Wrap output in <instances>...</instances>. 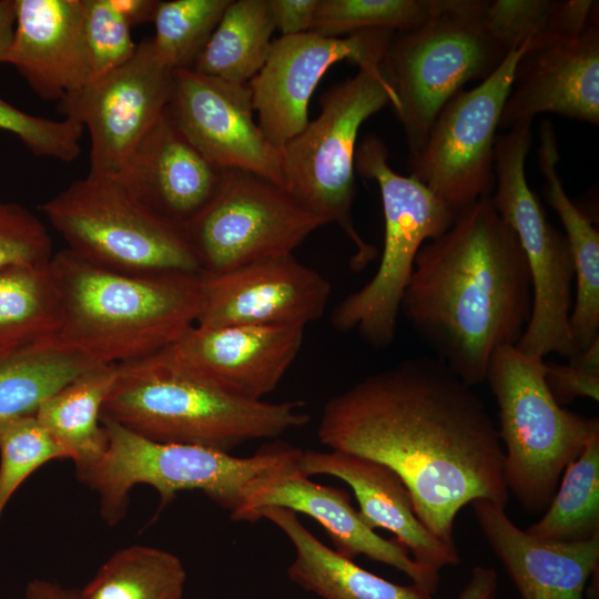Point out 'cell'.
<instances>
[{"label":"cell","instance_id":"cell-33","mask_svg":"<svg viewBox=\"0 0 599 599\" xmlns=\"http://www.w3.org/2000/svg\"><path fill=\"white\" fill-rule=\"evenodd\" d=\"M449 0H319L309 32L341 38L367 30L405 32L443 13Z\"/></svg>","mask_w":599,"mask_h":599},{"label":"cell","instance_id":"cell-17","mask_svg":"<svg viewBox=\"0 0 599 599\" xmlns=\"http://www.w3.org/2000/svg\"><path fill=\"white\" fill-rule=\"evenodd\" d=\"M196 325L301 326L319 319L329 282L293 254L260 260L221 274L200 273Z\"/></svg>","mask_w":599,"mask_h":599},{"label":"cell","instance_id":"cell-11","mask_svg":"<svg viewBox=\"0 0 599 599\" xmlns=\"http://www.w3.org/2000/svg\"><path fill=\"white\" fill-rule=\"evenodd\" d=\"M531 140V123L497 134L490 196L514 231L531 278V314L516 346L529 355L556 353L569 359L575 354L569 325L573 265L565 234L550 223L529 187L525 166Z\"/></svg>","mask_w":599,"mask_h":599},{"label":"cell","instance_id":"cell-2","mask_svg":"<svg viewBox=\"0 0 599 599\" xmlns=\"http://www.w3.org/2000/svg\"><path fill=\"white\" fill-rule=\"evenodd\" d=\"M531 306L525 254L488 196L422 245L400 312L435 357L474 386L496 349L518 343Z\"/></svg>","mask_w":599,"mask_h":599},{"label":"cell","instance_id":"cell-8","mask_svg":"<svg viewBox=\"0 0 599 599\" xmlns=\"http://www.w3.org/2000/svg\"><path fill=\"white\" fill-rule=\"evenodd\" d=\"M355 170L379 187L384 247L376 273L334 307L331 324L342 333L355 332L366 344L380 349L394 341L419 248L449 229L456 213L419 181L395 172L385 143L376 135H367L356 146Z\"/></svg>","mask_w":599,"mask_h":599},{"label":"cell","instance_id":"cell-7","mask_svg":"<svg viewBox=\"0 0 599 599\" xmlns=\"http://www.w3.org/2000/svg\"><path fill=\"white\" fill-rule=\"evenodd\" d=\"M319 115L281 149L284 187L327 224L335 223L353 244L349 265L363 271L378 254L353 217L355 152L359 128L396 94L382 69L358 72L333 84L321 98Z\"/></svg>","mask_w":599,"mask_h":599},{"label":"cell","instance_id":"cell-40","mask_svg":"<svg viewBox=\"0 0 599 599\" xmlns=\"http://www.w3.org/2000/svg\"><path fill=\"white\" fill-rule=\"evenodd\" d=\"M545 379L559 405L571 403L577 397L599 400V377L589 375L568 364L545 362Z\"/></svg>","mask_w":599,"mask_h":599},{"label":"cell","instance_id":"cell-45","mask_svg":"<svg viewBox=\"0 0 599 599\" xmlns=\"http://www.w3.org/2000/svg\"><path fill=\"white\" fill-rule=\"evenodd\" d=\"M16 27L14 0H0V63L6 61Z\"/></svg>","mask_w":599,"mask_h":599},{"label":"cell","instance_id":"cell-27","mask_svg":"<svg viewBox=\"0 0 599 599\" xmlns=\"http://www.w3.org/2000/svg\"><path fill=\"white\" fill-rule=\"evenodd\" d=\"M102 364L45 341L0 353V427L35 415L60 388Z\"/></svg>","mask_w":599,"mask_h":599},{"label":"cell","instance_id":"cell-31","mask_svg":"<svg viewBox=\"0 0 599 599\" xmlns=\"http://www.w3.org/2000/svg\"><path fill=\"white\" fill-rule=\"evenodd\" d=\"M527 531L557 542L585 541L599 535V425L566 466L544 516Z\"/></svg>","mask_w":599,"mask_h":599},{"label":"cell","instance_id":"cell-46","mask_svg":"<svg viewBox=\"0 0 599 599\" xmlns=\"http://www.w3.org/2000/svg\"><path fill=\"white\" fill-rule=\"evenodd\" d=\"M569 364L589 375L599 377V337L582 352L570 358Z\"/></svg>","mask_w":599,"mask_h":599},{"label":"cell","instance_id":"cell-10","mask_svg":"<svg viewBox=\"0 0 599 599\" xmlns=\"http://www.w3.org/2000/svg\"><path fill=\"white\" fill-rule=\"evenodd\" d=\"M81 258L111 271L201 273L184 230L139 203L112 177L88 174L40 206Z\"/></svg>","mask_w":599,"mask_h":599},{"label":"cell","instance_id":"cell-38","mask_svg":"<svg viewBox=\"0 0 599 599\" xmlns=\"http://www.w3.org/2000/svg\"><path fill=\"white\" fill-rule=\"evenodd\" d=\"M53 254L44 223L27 207L0 201V271L48 265Z\"/></svg>","mask_w":599,"mask_h":599},{"label":"cell","instance_id":"cell-25","mask_svg":"<svg viewBox=\"0 0 599 599\" xmlns=\"http://www.w3.org/2000/svg\"><path fill=\"white\" fill-rule=\"evenodd\" d=\"M255 518L270 520L292 542L295 557L287 567L290 580L323 599H433L415 583H394L339 555L317 539L290 509L263 507Z\"/></svg>","mask_w":599,"mask_h":599},{"label":"cell","instance_id":"cell-36","mask_svg":"<svg viewBox=\"0 0 599 599\" xmlns=\"http://www.w3.org/2000/svg\"><path fill=\"white\" fill-rule=\"evenodd\" d=\"M83 35L91 81L123 65L136 52L131 27L110 0H83Z\"/></svg>","mask_w":599,"mask_h":599},{"label":"cell","instance_id":"cell-22","mask_svg":"<svg viewBox=\"0 0 599 599\" xmlns=\"http://www.w3.org/2000/svg\"><path fill=\"white\" fill-rule=\"evenodd\" d=\"M478 526L521 599H585L598 570L599 535L557 542L520 529L504 508L485 499L471 504Z\"/></svg>","mask_w":599,"mask_h":599},{"label":"cell","instance_id":"cell-32","mask_svg":"<svg viewBox=\"0 0 599 599\" xmlns=\"http://www.w3.org/2000/svg\"><path fill=\"white\" fill-rule=\"evenodd\" d=\"M49 264L0 271V353L55 333L60 303Z\"/></svg>","mask_w":599,"mask_h":599},{"label":"cell","instance_id":"cell-37","mask_svg":"<svg viewBox=\"0 0 599 599\" xmlns=\"http://www.w3.org/2000/svg\"><path fill=\"white\" fill-rule=\"evenodd\" d=\"M0 130L16 135L37 156L72 162L81 152L84 129L69 119L31 115L0 98Z\"/></svg>","mask_w":599,"mask_h":599},{"label":"cell","instance_id":"cell-30","mask_svg":"<svg viewBox=\"0 0 599 599\" xmlns=\"http://www.w3.org/2000/svg\"><path fill=\"white\" fill-rule=\"evenodd\" d=\"M186 571L174 554L134 545L109 557L78 599H183Z\"/></svg>","mask_w":599,"mask_h":599},{"label":"cell","instance_id":"cell-19","mask_svg":"<svg viewBox=\"0 0 599 599\" xmlns=\"http://www.w3.org/2000/svg\"><path fill=\"white\" fill-rule=\"evenodd\" d=\"M271 506L286 508L316 520L339 555L352 560L364 555L386 564L406 573L423 590L436 593L439 570L418 564L398 541L383 538L369 528L352 506L346 490L317 484L300 468L293 469L253 483L232 519L254 522L256 511Z\"/></svg>","mask_w":599,"mask_h":599},{"label":"cell","instance_id":"cell-16","mask_svg":"<svg viewBox=\"0 0 599 599\" xmlns=\"http://www.w3.org/2000/svg\"><path fill=\"white\" fill-rule=\"evenodd\" d=\"M304 328L195 324L140 362L194 375L238 397L263 399L275 390L295 362Z\"/></svg>","mask_w":599,"mask_h":599},{"label":"cell","instance_id":"cell-41","mask_svg":"<svg viewBox=\"0 0 599 599\" xmlns=\"http://www.w3.org/2000/svg\"><path fill=\"white\" fill-rule=\"evenodd\" d=\"M275 29L281 37L309 31L319 0H267Z\"/></svg>","mask_w":599,"mask_h":599},{"label":"cell","instance_id":"cell-42","mask_svg":"<svg viewBox=\"0 0 599 599\" xmlns=\"http://www.w3.org/2000/svg\"><path fill=\"white\" fill-rule=\"evenodd\" d=\"M497 589L496 571L490 567L476 566L457 599H495Z\"/></svg>","mask_w":599,"mask_h":599},{"label":"cell","instance_id":"cell-21","mask_svg":"<svg viewBox=\"0 0 599 599\" xmlns=\"http://www.w3.org/2000/svg\"><path fill=\"white\" fill-rule=\"evenodd\" d=\"M225 170L207 160L165 110L115 180L153 214L184 229L211 201Z\"/></svg>","mask_w":599,"mask_h":599},{"label":"cell","instance_id":"cell-28","mask_svg":"<svg viewBox=\"0 0 599 599\" xmlns=\"http://www.w3.org/2000/svg\"><path fill=\"white\" fill-rule=\"evenodd\" d=\"M541 175L546 201L561 221L573 265L577 292L569 325L576 356L599 337V233L566 193L558 170L548 166Z\"/></svg>","mask_w":599,"mask_h":599},{"label":"cell","instance_id":"cell-9","mask_svg":"<svg viewBox=\"0 0 599 599\" xmlns=\"http://www.w3.org/2000/svg\"><path fill=\"white\" fill-rule=\"evenodd\" d=\"M484 2L449 0L443 13L392 40L382 71L396 94L409 156L422 149L443 106L468 82L488 78L508 54L483 23Z\"/></svg>","mask_w":599,"mask_h":599},{"label":"cell","instance_id":"cell-4","mask_svg":"<svg viewBox=\"0 0 599 599\" xmlns=\"http://www.w3.org/2000/svg\"><path fill=\"white\" fill-rule=\"evenodd\" d=\"M303 406L238 397L194 375L136 361L119 366L102 416L151 440L230 453L306 425Z\"/></svg>","mask_w":599,"mask_h":599},{"label":"cell","instance_id":"cell-34","mask_svg":"<svg viewBox=\"0 0 599 599\" xmlns=\"http://www.w3.org/2000/svg\"><path fill=\"white\" fill-rule=\"evenodd\" d=\"M231 0L160 1L152 44L173 70H192Z\"/></svg>","mask_w":599,"mask_h":599},{"label":"cell","instance_id":"cell-39","mask_svg":"<svg viewBox=\"0 0 599 599\" xmlns=\"http://www.w3.org/2000/svg\"><path fill=\"white\" fill-rule=\"evenodd\" d=\"M554 0H485L483 23L507 52L522 48L545 28Z\"/></svg>","mask_w":599,"mask_h":599},{"label":"cell","instance_id":"cell-44","mask_svg":"<svg viewBox=\"0 0 599 599\" xmlns=\"http://www.w3.org/2000/svg\"><path fill=\"white\" fill-rule=\"evenodd\" d=\"M23 599H78V597L73 589H67L49 580L34 579L27 585Z\"/></svg>","mask_w":599,"mask_h":599},{"label":"cell","instance_id":"cell-5","mask_svg":"<svg viewBox=\"0 0 599 599\" xmlns=\"http://www.w3.org/2000/svg\"><path fill=\"white\" fill-rule=\"evenodd\" d=\"M108 444L102 457L77 475L100 499V514L109 525L126 512L135 485L153 487L161 508L180 491L197 490L219 506L240 510L255 481L300 468L302 449L285 441L263 445L248 457L210 447L160 443L145 438L102 416Z\"/></svg>","mask_w":599,"mask_h":599},{"label":"cell","instance_id":"cell-3","mask_svg":"<svg viewBox=\"0 0 599 599\" xmlns=\"http://www.w3.org/2000/svg\"><path fill=\"white\" fill-rule=\"evenodd\" d=\"M50 272L60 323L45 342L95 364L150 357L196 324L200 273L133 275L94 265L64 248Z\"/></svg>","mask_w":599,"mask_h":599},{"label":"cell","instance_id":"cell-24","mask_svg":"<svg viewBox=\"0 0 599 599\" xmlns=\"http://www.w3.org/2000/svg\"><path fill=\"white\" fill-rule=\"evenodd\" d=\"M300 469L307 477L327 475L345 481L363 521L373 530L392 532L418 564L436 570L459 564L457 547L440 540L419 520L407 486L386 465L335 449H307L302 451Z\"/></svg>","mask_w":599,"mask_h":599},{"label":"cell","instance_id":"cell-6","mask_svg":"<svg viewBox=\"0 0 599 599\" xmlns=\"http://www.w3.org/2000/svg\"><path fill=\"white\" fill-rule=\"evenodd\" d=\"M485 382L499 408L507 488L528 514L538 515L549 506L566 466L580 454L599 420L559 405L545 379L544 357L516 345L495 351Z\"/></svg>","mask_w":599,"mask_h":599},{"label":"cell","instance_id":"cell-14","mask_svg":"<svg viewBox=\"0 0 599 599\" xmlns=\"http://www.w3.org/2000/svg\"><path fill=\"white\" fill-rule=\"evenodd\" d=\"M174 70L156 55L152 38L123 65L64 95L57 109L90 135V175L118 179L132 153L166 110Z\"/></svg>","mask_w":599,"mask_h":599},{"label":"cell","instance_id":"cell-15","mask_svg":"<svg viewBox=\"0 0 599 599\" xmlns=\"http://www.w3.org/2000/svg\"><path fill=\"white\" fill-rule=\"evenodd\" d=\"M395 32L367 30L341 38L314 32L273 40L267 59L248 82L257 124L281 150L308 121L311 98L326 71L347 60L359 69L380 70Z\"/></svg>","mask_w":599,"mask_h":599},{"label":"cell","instance_id":"cell-13","mask_svg":"<svg viewBox=\"0 0 599 599\" xmlns=\"http://www.w3.org/2000/svg\"><path fill=\"white\" fill-rule=\"evenodd\" d=\"M526 48L510 51L488 78L453 97L409 156L410 176L456 214L494 192L497 131Z\"/></svg>","mask_w":599,"mask_h":599},{"label":"cell","instance_id":"cell-12","mask_svg":"<svg viewBox=\"0 0 599 599\" xmlns=\"http://www.w3.org/2000/svg\"><path fill=\"white\" fill-rule=\"evenodd\" d=\"M327 224L284 186L258 174L226 169L205 207L184 226L203 274L293 254Z\"/></svg>","mask_w":599,"mask_h":599},{"label":"cell","instance_id":"cell-23","mask_svg":"<svg viewBox=\"0 0 599 599\" xmlns=\"http://www.w3.org/2000/svg\"><path fill=\"white\" fill-rule=\"evenodd\" d=\"M16 27L6 63L43 100L59 101L91 82L83 0H14Z\"/></svg>","mask_w":599,"mask_h":599},{"label":"cell","instance_id":"cell-20","mask_svg":"<svg viewBox=\"0 0 599 599\" xmlns=\"http://www.w3.org/2000/svg\"><path fill=\"white\" fill-rule=\"evenodd\" d=\"M569 40L527 49L505 102L499 129L532 123L540 113L599 124V19Z\"/></svg>","mask_w":599,"mask_h":599},{"label":"cell","instance_id":"cell-1","mask_svg":"<svg viewBox=\"0 0 599 599\" xmlns=\"http://www.w3.org/2000/svg\"><path fill=\"white\" fill-rule=\"evenodd\" d=\"M329 449L393 469L427 529L456 546L459 510L477 499L506 509L504 448L473 386L437 357H415L331 397L317 428Z\"/></svg>","mask_w":599,"mask_h":599},{"label":"cell","instance_id":"cell-18","mask_svg":"<svg viewBox=\"0 0 599 599\" xmlns=\"http://www.w3.org/2000/svg\"><path fill=\"white\" fill-rule=\"evenodd\" d=\"M166 110L190 142L215 165L252 172L284 186L281 150L268 142L254 120L248 83L174 70Z\"/></svg>","mask_w":599,"mask_h":599},{"label":"cell","instance_id":"cell-43","mask_svg":"<svg viewBox=\"0 0 599 599\" xmlns=\"http://www.w3.org/2000/svg\"><path fill=\"white\" fill-rule=\"evenodd\" d=\"M124 21L133 26L153 22L160 0H110Z\"/></svg>","mask_w":599,"mask_h":599},{"label":"cell","instance_id":"cell-35","mask_svg":"<svg viewBox=\"0 0 599 599\" xmlns=\"http://www.w3.org/2000/svg\"><path fill=\"white\" fill-rule=\"evenodd\" d=\"M54 459L68 457L35 415L0 427V519L20 485Z\"/></svg>","mask_w":599,"mask_h":599},{"label":"cell","instance_id":"cell-26","mask_svg":"<svg viewBox=\"0 0 599 599\" xmlns=\"http://www.w3.org/2000/svg\"><path fill=\"white\" fill-rule=\"evenodd\" d=\"M119 366L102 364L89 369L45 399L35 413L68 459L75 464L77 471L98 461L105 451L102 410Z\"/></svg>","mask_w":599,"mask_h":599},{"label":"cell","instance_id":"cell-29","mask_svg":"<svg viewBox=\"0 0 599 599\" xmlns=\"http://www.w3.org/2000/svg\"><path fill=\"white\" fill-rule=\"evenodd\" d=\"M275 30L267 0H231L192 70L248 83L264 65Z\"/></svg>","mask_w":599,"mask_h":599}]
</instances>
